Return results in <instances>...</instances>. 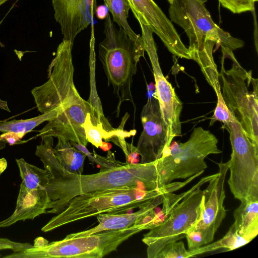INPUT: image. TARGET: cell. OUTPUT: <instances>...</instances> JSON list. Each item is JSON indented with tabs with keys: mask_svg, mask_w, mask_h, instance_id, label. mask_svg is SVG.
Segmentation results:
<instances>
[{
	"mask_svg": "<svg viewBox=\"0 0 258 258\" xmlns=\"http://www.w3.org/2000/svg\"><path fill=\"white\" fill-rule=\"evenodd\" d=\"M43 142L36 147L35 154L49 173L45 189L50 202L46 213L60 212L69 202L78 195L93 191L120 187L157 190L158 175L156 162L128 163L91 174H78L63 168L53 152V137L42 138Z\"/></svg>",
	"mask_w": 258,
	"mask_h": 258,
	"instance_id": "cell-1",
	"label": "cell"
},
{
	"mask_svg": "<svg viewBox=\"0 0 258 258\" xmlns=\"http://www.w3.org/2000/svg\"><path fill=\"white\" fill-rule=\"evenodd\" d=\"M72 48L70 41L62 40L49 66L48 80L31 91L41 113L57 108L61 109L56 117L39 131L37 137H61L86 146L88 142L83 124L87 114H91V107L80 96L74 83Z\"/></svg>",
	"mask_w": 258,
	"mask_h": 258,
	"instance_id": "cell-2",
	"label": "cell"
},
{
	"mask_svg": "<svg viewBox=\"0 0 258 258\" xmlns=\"http://www.w3.org/2000/svg\"><path fill=\"white\" fill-rule=\"evenodd\" d=\"M176 190L170 182L157 190H146L138 188L120 187L93 191L72 198L64 209L53 217L41 230L46 232L103 213H121L140 208L154 198Z\"/></svg>",
	"mask_w": 258,
	"mask_h": 258,
	"instance_id": "cell-3",
	"label": "cell"
},
{
	"mask_svg": "<svg viewBox=\"0 0 258 258\" xmlns=\"http://www.w3.org/2000/svg\"><path fill=\"white\" fill-rule=\"evenodd\" d=\"M104 38L99 44V56L114 95L118 98L116 116L124 101L134 105L131 88L133 76L137 72V64L144 56L143 43L131 40L122 29L117 28L108 13L104 19Z\"/></svg>",
	"mask_w": 258,
	"mask_h": 258,
	"instance_id": "cell-4",
	"label": "cell"
},
{
	"mask_svg": "<svg viewBox=\"0 0 258 258\" xmlns=\"http://www.w3.org/2000/svg\"><path fill=\"white\" fill-rule=\"evenodd\" d=\"M219 76L221 92L228 109L239 121L247 136L258 148V80L236 60L232 50L222 47Z\"/></svg>",
	"mask_w": 258,
	"mask_h": 258,
	"instance_id": "cell-5",
	"label": "cell"
},
{
	"mask_svg": "<svg viewBox=\"0 0 258 258\" xmlns=\"http://www.w3.org/2000/svg\"><path fill=\"white\" fill-rule=\"evenodd\" d=\"M150 216L139 223L117 230L100 232L88 236L67 238L41 246H33L5 256L7 258H101L117 249L135 234L152 227Z\"/></svg>",
	"mask_w": 258,
	"mask_h": 258,
	"instance_id": "cell-6",
	"label": "cell"
},
{
	"mask_svg": "<svg viewBox=\"0 0 258 258\" xmlns=\"http://www.w3.org/2000/svg\"><path fill=\"white\" fill-rule=\"evenodd\" d=\"M218 139L201 126L194 129L184 143L171 142L156 162L159 188L177 179H187L207 168L205 158L222 151Z\"/></svg>",
	"mask_w": 258,
	"mask_h": 258,
	"instance_id": "cell-7",
	"label": "cell"
},
{
	"mask_svg": "<svg viewBox=\"0 0 258 258\" xmlns=\"http://www.w3.org/2000/svg\"><path fill=\"white\" fill-rule=\"evenodd\" d=\"M207 0H168L170 21L183 29L189 40L190 52L201 49L205 42L213 41L232 51L244 42L224 31L213 20L206 7Z\"/></svg>",
	"mask_w": 258,
	"mask_h": 258,
	"instance_id": "cell-8",
	"label": "cell"
},
{
	"mask_svg": "<svg viewBox=\"0 0 258 258\" xmlns=\"http://www.w3.org/2000/svg\"><path fill=\"white\" fill-rule=\"evenodd\" d=\"M223 127L229 132L232 149L227 180L230 191L240 202L258 200V148L234 117Z\"/></svg>",
	"mask_w": 258,
	"mask_h": 258,
	"instance_id": "cell-9",
	"label": "cell"
},
{
	"mask_svg": "<svg viewBox=\"0 0 258 258\" xmlns=\"http://www.w3.org/2000/svg\"><path fill=\"white\" fill-rule=\"evenodd\" d=\"M204 201V190L200 186L185 196L163 222L149 229L142 239L147 246V257L155 258L167 243L185 237L198 220Z\"/></svg>",
	"mask_w": 258,
	"mask_h": 258,
	"instance_id": "cell-10",
	"label": "cell"
},
{
	"mask_svg": "<svg viewBox=\"0 0 258 258\" xmlns=\"http://www.w3.org/2000/svg\"><path fill=\"white\" fill-rule=\"evenodd\" d=\"M139 24L145 50L149 56L153 69L155 82V95L158 100L162 117L166 126L169 146L173 139L179 136L181 133L180 116L182 103L176 95L174 88L162 73L153 31L148 26L141 23Z\"/></svg>",
	"mask_w": 258,
	"mask_h": 258,
	"instance_id": "cell-11",
	"label": "cell"
},
{
	"mask_svg": "<svg viewBox=\"0 0 258 258\" xmlns=\"http://www.w3.org/2000/svg\"><path fill=\"white\" fill-rule=\"evenodd\" d=\"M228 165V161L218 163L217 175L209 181L207 188L203 190L204 201L200 216L196 223L188 229L201 235L203 245L213 241L215 233L226 215L224 206V184Z\"/></svg>",
	"mask_w": 258,
	"mask_h": 258,
	"instance_id": "cell-12",
	"label": "cell"
},
{
	"mask_svg": "<svg viewBox=\"0 0 258 258\" xmlns=\"http://www.w3.org/2000/svg\"><path fill=\"white\" fill-rule=\"evenodd\" d=\"M139 23L148 26L174 56L190 59L172 22L153 0H126Z\"/></svg>",
	"mask_w": 258,
	"mask_h": 258,
	"instance_id": "cell-13",
	"label": "cell"
},
{
	"mask_svg": "<svg viewBox=\"0 0 258 258\" xmlns=\"http://www.w3.org/2000/svg\"><path fill=\"white\" fill-rule=\"evenodd\" d=\"M143 131L137 148L141 163L153 162L160 159L169 146L166 126L156 97L149 98L141 113Z\"/></svg>",
	"mask_w": 258,
	"mask_h": 258,
	"instance_id": "cell-14",
	"label": "cell"
},
{
	"mask_svg": "<svg viewBox=\"0 0 258 258\" xmlns=\"http://www.w3.org/2000/svg\"><path fill=\"white\" fill-rule=\"evenodd\" d=\"M54 17L60 26L63 40L73 46L76 36L92 24L96 0H51Z\"/></svg>",
	"mask_w": 258,
	"mask_h": 258,
	"instance_id": "cell-15",
	"label": "cell"
},
{
	"mask_svg": "<svg viewBox=\"0 0 258 258\" xmlns=\"http://www.w3.org/2000/svg\"><path fill=\"white\" fill-rule=\"evenodd\" d=\"M161 195L154 198L148 204L141 207L132 213H103L96 216L99 224L94 227L79 232L72 233L66 237L73 238L88 236L94 233L128 228L141 222L148 217L155 214V208L162 204Z\"/></svg>",
	"mask_w": 258,
	"mask_h": 258,
	"instance_id": "cell-16",
	"label": "cell"
},
{
	"mask_svg": "<svg viewBox=\"0 0 258 258\" xmlns=\"http://www.w3.org/2000/svg\"><path fill=\"white\" fill-rule=\"evenodd\" d=\"M49 202L45 188L28 189L21 183L15 210L11 216L0 222V228L46 213Z\"/></svg>",
	"mask_w": 258,
	"mask_h": 258,
	"instance_id": "cell-17",
	"label": "cell"
},
{
	"mask_svg": "<svg viewBox=\"0 0 258 258\" xmlns=\"http://www.w3.org/2000/svg\"><path fill=\"white\" fill-rule=\"evenodd\" d=\"M240 202L233 212V223L238 233L251 241L258 234V200Z\"/></svg>",
	"mask_w": 258,
	"mask_h": 258,
	"instance_id": "cell-18",
	"label": "cell"
},
{
	"mask_svg": "<svg viewBox=\"0 0 258 258\" xmlns=\"http://www.w3.org/2000/svg\"><path fill=\"white\" fill-rule=\"evenodd\" d=\"M129 117L128 113H126L117 128L110 131L106 130L102 124L94 125L91 119V114L88 113L83 124L86 138L88 142L91 143L96 148H101L103 144L102 139L106 142H113L117 138H128L136 134V130L130 131L124 130V126Z\"/></svg>",
	"mask_w": 258,
	"mask_h": 258,
	"instance_id": "cell-19",
	"label": "cell"
},
{
	"mask_svg": "<svg viewBox=\"0 0 258 258\" xmlns=\"http://www.w3.org/2000/svg\"><path fill=\"white\" fill-rule=\"evenodd\" d=\"M57 138L53 152L59 164L70 172L82 174L86 154L73 146L69 140L61 137Z\"/></svg>",
	"mask_w": 258,
	"mask_h": 258,
	"instance_id": "cell-20",
	"label": "cell"
},
{
	"mask_svg": "<svg viewBox=\"0 0 258 258\" xmlns=\"http://www.w3.org/2000/svg\"><path fill=\"white\" fill-rule=\"evenodd\" d=\"M94 40L93 27H92L91 38L90 40V53L89 59L90 94L89 98L87 101L90 103L91 107V119L92 123L95 125L102 124L106 130L110 131L114 128L111 126L103 114L101 102L98 96L96 88Z\"/></svg>",
	"mask_w": 258,
	"mask_h": 258,
	"instance_id": "cell-21",
	"label": "cell"
},
{
	"mask_svg": "<svg viewBox=\"0 0 258 258\" xmlns=\"http://www.w3.org/2000/svg\"><path fill=\"white\" fill-rule=\"evenodd\" d=\"M250 241L240 235L234 223L230 227L226 234L220 239L203 245L194 250L188 251L190 257L212 252L221 248L230 251L241 247Z\"/></svg>",
	"mask_w": 258,
	"mask_h": 258,
	"instance_id": "cell-22",
	"label": "cell"
},
{
	"mask_svg": "<svg viewBox=\"0 0 258 258\" xmlns=\"http://www.w3.org/2000/svg\"><path fill=\"white\" fill-rule=\"evenodd\" d=\"M16 163L20 171L21 183L28 189L45 188L49 173L44 169L27 163L24 159H17Z\"/></svg>",
	"mask_w": 258,
	"mask_h": 258,
	"instance_id": "cell-23",
	"label": "cell"
},
{
	"mask_svg": "<svg viewBox=\"0 0 258 258\" xmlns=\"http://www.w3.org/2000/svg\"><path fill=\"white\" fill-rule=\"evenodd\" d=\"M111 13L113 22L123 30L130 38L137 43H143L142 36L136 34L130 27L127 18L130 7L126 0H103Z\"/></svg>",
	"mask_w": 258,
	"mask_h": 258,
	"instance_id": "cell-24",
	"label": "cell"
},
{
	"mask_svg": "<svg viewBox=\"0 0 258 258\" xmlns=\"http://www.w3.org/2000/svg\"><path fill=\"white\" fill-rule=\"evenodd\" d=\"M60 111L61 109L57 108L30 119L0 121V132H13L25 135L42 122L48 121L56 117L58 113Z\"/></svg>",
	"mask_w": 258,
	"mask_h": 258,
	"instance_id": "cell-25",
	"label": "cell"
},
{
	"mask_svg": "<svg viewBox=\"0 0 258 258\" xmlns=\"http://www.w3.org/2000/svg\"><path fill=\"white\" fill-rule=\"evenodd\" d=\"M70 143L73 146L85 154L86 157H88L91 162L99 165L100 167V171L120 167L126 163L116 160L114 153L111 152L110 150L107 151V156L103 157L97 154L94 150H93V153L90 152L86 146L83 145L72 141H70Z\"/></svg>",
	"mask_w": 258,
	"mask_h": 258,
	"instance_id": "cell-26",
	"label": "cell"
},
{
	"mask_svg": "<svg viewBox=\"0 0 258 258\" xmlns=\"http://www.w3.org/2000/svg\"><path fill=\"white\" fill-rule=\"evenodd\" d=\"M190 257L182 241H172L167 243L157 253L155 258Z\"/></svg>",
	"mask_w": 258,
	"mask_h": 258,
	"instance_id": "cell-27",
	"label": "cell"
},
{
	"mask_svg": "<svg viewBox=\"0 0 258 258\" xmlns=\"http://www.w3.org/2000/svg\"><path fill=\"white\" fill-rule=\"evenodd\" d=\"M22 134L17 133L13 132L4 133L0 136V140L8 143L10 145H13L24 137Z\"/></svg>",
	"mask_w": 258,
	"mask_h": 258,
	"instance_id": "cell-28",
	"label": "cell"
},
{
	"mask_svg": "<svg viewBox=\"0 0 258 258\" xmlns=\"http://www.w3.org/2000/svg\"><path fill=\"white\" fill-rule=\"evenodd\" d=\"M95 14L97 18L99 20H104L108 14V8L105 5L97 7Z\"/></svg>",
	"mask_w": 258,
	"mask_h": 258,
	"instance_id": "cell-29",
	"label": "cell"
},
{
	"mask_svg": "<svg viewBox=\"0 0 258 258\" xmlns=\"http://www.w3.org/2000/svg\"><path fill=\"white\" fill-rule=\"evenodd\" d=\"M6 143V141L0 140V150H2L5 147Z\"/></svg>",
	"mask_w": 258,
	"mask_h": 258,
	"instance_id": "cell-30",
	"label": "cell"
},
{
	"mask_svg": "<svg viewBox=\"0 0 258 258\" xmlns=\"http://www.w3.org/2000/svg\"><path fill=\"white\" fill-rule=\"evenodd\" d=\"M9 0H0V6L2 5L3 4L5 3Z\"/></svg>",
	"mask_w": 258,
	"mask_h": 258,
	"instance_id": "cell-31",
	"label": "cell"
},
{
	"mask_svg": "<svg viewBox=\"0 0 258 258\" xmlns=\"http://www.w3.org/2000/svg\"><path fill=\"white\" fill-rule=\"evenodd\" d=\"M0 250H2V248H1V247H0ZM0 256H1V255H0Z\"/></svg>",
	"mask_w": 258,
	"mask_h": 258,
	"instance_id": "cell-32",
	"label": "cell"
}]
</instances>
